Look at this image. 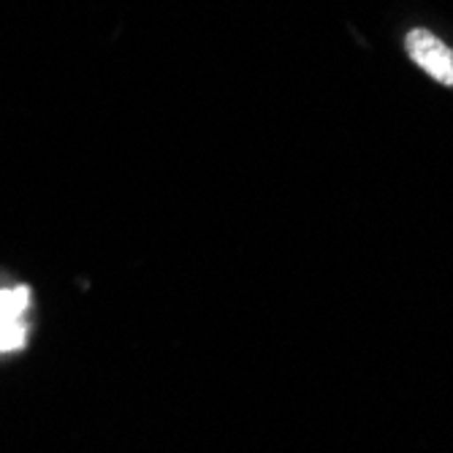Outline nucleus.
I'll use <instances>...</instances> for the list:
<instances>
[{"instance_id": "2", "label": "nucleus", "mask_w": 453, "mask_h": 453, "mask_svg": "<svg viewBox=\"0 0 453 453\" xmlns=\"http://www.w3.org/2000/svg\"><path fill=\"white\" fill-rule=\"evenodd\" d=\"M27 307V288L0 291V353L17 350L25 345L22 312Z\"/></svg>"}, {"instance_id": "1", "label": "nucleus", "mask_w": 453, "mask_h": 453, "mask_svg": "<svg viewBox=\"0 0 453 453\" xmlns=\"http://www.w3.org/2000/svg\"><path fill=\"white\" fill-rule=\"evenodd\" d=\"M407 55L442 85H453V52L429 30L407 33Z\"/></svg>"}]
</instances>
